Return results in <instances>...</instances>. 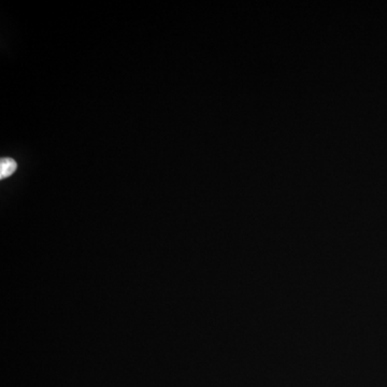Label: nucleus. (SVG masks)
Listing matches in <instances>:
<instances>
[{
  "label": "nucleus",
  "mask_w": 387,
  "mask_h": 387,
  "mask_svg": "<svg viewBox=\"0 0 387 387\" xmlns=\"http://www.w3.org/2000/svg\"><path fill=\"white\" fill-rule=\"evenodd\" d=\"M17 165L12 158H1L0 160V179L9 178L14 174Z\"/></svg>",
  "instance_id": "f257e3e1"
}]
</instances>
